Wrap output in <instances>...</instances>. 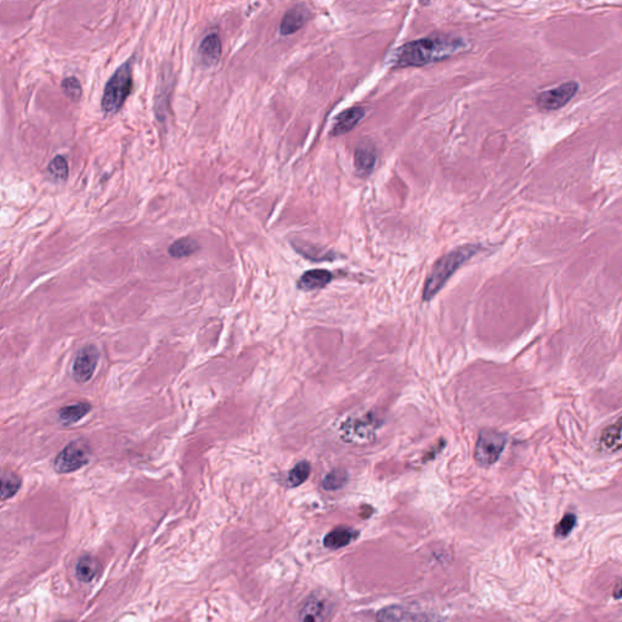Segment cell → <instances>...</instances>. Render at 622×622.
Here are the masks:
<instances>
[{
  "label": "cell",
  "instance_id": "obj_27",
  "mask_svg": "<svg viewBox=\"0 0 622 622\" xmlns=\"http://www.w3.org/2000/svg\"><path fill=\"white\" fill-rule=\"evenodd\" d=\"M614 597H615L616 599H620V598H622V581H620V583L616 585V587H615V591H614Z\"/></svg>",
  "mask_w": 622,
  "mask_h": 622
},
{
  "label": "cell",
  "instance_id": "obj_8",
  "mask_svg": "<svg viewBox=\"0 0 622 622\" xmlns=\"http://www.w3.org/2000/svg\"><path fill=\"white\" fill-rule=\"evenodd\" d=\"M98 348L89 344L82 348L77 353L76 357L72 364V377L80 384L89 382L98 367Z\"/></svg>",
  "mask_w": 622,
  "mask_h": 622
},
{
  "label": "cell",
  "instance_id": "obj_15",
  "mask_svg": "<svg viewBox=\"0 0 622 622\" xmlns=\"http://www.w3.org/2000/svg\"><path fill=\"white\" fill-rule=\"evenodd\" d=\"M222 55V40L217 33H210L202 40L198 48V58L205 66H213Z\"/></svg>",
  "mask_w": 622,
  "mask_h": 622
},
{
  "label": "cell",
  "instance_id": "obj_17",
  "mask_svg": "<svg viewBox=\"0 0 622 622\" xmlns=\"http://www.w3.org/2000/svg\"><path fill=\"white\" fill-rule=\"evenodd\" d=\"M91 411V405L89 402H76L73 405H67L63 409L58 410V422L63 426H72L80 422V419L89 414Z\"/></svg>",
  "mask_w": 622,
  "mask_h": 622
},
{
  "label": "cell",
  "instance_id": "obj_2",
  "mask_svg": "<svg viewBox=\"0 0 622 622\" xmlns=\"http://www.w3.org/2000/svg\"><path fill=\"white\" fill-rule=\"evenodd\" d=\"M480 246L464 245L452 249L449 253L443 255L431 267L428 275L424 288H423V300L429 302L436 298V294L444 288L455 272L464 265L469 259L479 253Z\"/></svg>",
  "mask_w": 622,
  "mask_h": 622
},
{
  "label": "cell",
  "instance_id": "obj_23",
  "mask_svg": "<svg viewBox=\"0 0 622 622\" xmlns=\"http://www.w3.org/2000/svg\"><path fill=\"white\" fill-rule=\"evenodd\" d=\"M348 479H349V476H348V471L345 469L336 468L334 471H329V474L324 476L321 486L326 491H337L347 484Z\"/></svg>",
  "mask_w": 622,
  "mask_h": 622
},
{
  "label": "cell",
  "instance_id": "obj_21",
  "mask_svg": "<svg viewBox=\"0 0 622 622\" xmlns=\"http://www.w3.org/2000/svg\"><path fill=\"white\" fill-rule=\"evenodd\" d=\"M311 466L307 461H300L288 471L286 478L287 488H298L310 476Z\"/></svg>",
  "mask_w": 622,
  "mask_h": 622
},
{
  "label": "cell",
  "instance_id": "obj_14",
  "mask_svg": "<svg viewBox=\"0 0 622 622\" xmlns=\"http://www.w3.org/2000/svg\"><path fill=\"white\" fill-rule=\"evenodd\" d=\"M309 18V10L304 5H297L285 13L280 25V33L282 36H291L299 31Z\"/></svg>",
  "mask_w": 622,
  "mask_h": 622
},
{
  "label": "cell",
  "instance_id": "obj_28",
  "mask_svg": "<svg viewBox=\"0 0 622 622\" xmlns=\"http://www.w3.org/2000/svg\"><path fill=\"white\" fill-rule=\"evenodd\" d=\"M63 622H67V621H63Z\"/></svg>",
  "mask_w": 622,
  "mask_h": 622
},
{
  "label": "cell",
  "instance_id": "obj_12",
  "mask_svg": "<svg viewBox=\"0 0 622 622\" xmlns=\"http://www.w3.org/2000/svg\"><path fill=\"white\" fill-rule=\"evenodd\" d=\"M364 115H366V110L361 106L350 107L345 111L341 112L336 117L331 134L334 137H341L343 134L349 133L360 123Z\"/></svg>",
  "mask_w": 622,
  "mask_h": 622
},
{
  "label": "cell",
  "instance_id": "obj_19",
  "mask_svg": "<svg viewBox=\"0 0 622 622\" xmlns=\"http://www.w3.org/2000/svg\"><path fill=\"white\" fill-rule=\"evenodd\" d=\"M100 571V563L93 556H83L78 560L76 566L77 578L82 583H90Z\"/></svg>",
  "mask_w": 622,
  "mask_h": 622
},
{
  "label": "cell",
  "instance_id": "obj_9",
  "mask_svg": "<svg viewBox=\"0 0 622 622\" xmlns=\"http://www.w3.org/2000/svg\"><path fill=\"white\" fill-rule=\"evenodd\" d=\"M377 622H433L428 614L410 609L402 605H388L378 611Z\"/></svg>",
  "mask_w": 622,
  "mask_h": 622
},
{
  "label": "cell",
  "instance_id": "obj_4",
  "mask_svg": "<svg viewBox=\"0 0 622 622\" xmlns=\"http://www.w3.org/2000/svg\"><path fill=\"white\" fill-rule=\"evenodd\" d=\"M381 421L374 414L348 418L339 428V436L348 444H367L376 436Z\"/></svg>",
  "mask_w": 622,
  "mask_h": 622
},
{
  "label": "cell",
  "instance_id": "obj_6",
  "mask_svg": "<svg viewBox=\"0 0 622 622\" xmlns=\"http://www.w3.org/2000/svg\"><path fill=\"white\" fill-rule=\"evenodd\" d=\"M90 456L91 451L87 441H72L55 458L53 469L60 474L80 471L90 462Z\"/></svg>",
  "mask_w": 622,
  "mask_h": 622
},
{
  "label": "cell",
  "instance_id": "obj_7",
  "mask_svg": "<svg viewBox=\"0 0 622 622\" xmlns=\"http://www.w3.org/2000/svg\"><path fill=\"white\" fill-rule=\"evenodd\" d=\"M578 84L576 82H566L564 84L557 87L554 89L546 90L538 95L536 103L541 110L545 111H553L559 110L573 100V96L578 94Z\"/></svg>",
  "mask_w": 622,
  "mask_h": 622
},
{
  "label": "cell",
  "instance_id": "obj_10",
  "mask_svg": "<svg viewBox=\"0 0 622 622\" xmlns=\"http://www.w3.org/2000/svg\"><path fill=\"white\" fill-rule=\"evenodd\" d=\"M377 163V150L374 144L364 141L356 147L354 153V168L359 177L367 178L374 172Z\"/></svg>",
  "mask_w": 622,
  "mask_h": 622
},
{
  "label": "cell",
  "instance_id": "obj_5",
  "mask_svg": "<svg viewBox=\"0 0 622 622\" xmlns=\"http://www.w3.org/2000/svg\"><path fill=\"white\" fill-rule=\"evenodd\" d=\"M507 436L493 429L480 431L476 440L474 459L480 467H491L497 462L507 445Z\"/></svg>",
  "mask_w": 622,
  "mask_h": 622
},
{
  "label": "cell",
  "instance_id": "obj_16",
  "mask_svg": "<svg viewBox=\"0 0 622 622\" xmlns=\"http://www.w3.org/2000/svg\"><path fill=\"white\" fill-rule=\"evenodd\" d=\"M359 536V531L348 526H338L324 538V546L329 550H339L350 545Z\"/></svg>",
  "mask_w": 622,
  "mask_h": 622
},
{
  "label": "cell",
  "instance_id": "obj_18",
  "mask_svg": "<svg viewBox=\"0 0 622 622\" xmlns=\"http://www.w3.org/2000/svg\"><path fill=\"white\" fill-rule=\"evenodd\" d=\"M599 444L610 451L622 449V417L602 431Z\"/></svg>",
  "mask_w": 622,
  "mask_h": 622
},
{
  "label": "cell",
  "instance_id": "obj_22",
  "mask_svg": "<svg viewBox=\"0 0 622 622\" xmlns=\"http://www.w3.org/2000/svg\"><path fill=\"white\" fill-rule=\"evenodd\" d=\"M23 479L16 473L9 471H3L1 473V500L5 501L11 498L21 489Z\"/></svg>",
  "mask_w": 622,
  "mask_h": 622
},
{
  "label": "cell",
  "instance_id": "obj_13",
  "mask_svg": "<svg viewBox=\"0 0 622 622\" xmlns=\"http://www.w3.org/2000/svg\"><path fill=\"white\" fill-rule=\"evenodd\" d=\"M334 280L332 272L326 269H312L304 272L299 277L297 287L303 292H312L317 289H322L329 286Z\"/></svg>",
  "mask_w": 622,
  "mask_h": 622
},
{
  "label": "cell",
  "instance_id": "obj_3",
  "mask_svg": "<svg viewBox=\"0 0 622 622\" xmlns=\"http://www.w3.org/2000/svg\"><path fill=\"white\" fill-rule=\"evenodd\" d=\"M132 88H133L132 68L129 63H125L117 68V71L107 82L101 99L103 111L107 115L120 111V107L125 105V100L129 96Z\"/></svg>",
  "mask_w": 622,
  "mask_h": 622
},
{
  "label": "cell",
  "instance_id": "obj_1",
  "mask_svg": "<svg viewBox=\"0 0 622 622\" xmlns=\"http://www.w3.org/2000/svg\"><path fill=\"white\" fill-rule=\"evenodd\" d=\"M462 38L452 36H431L412 40L401 45L391 55V65L395 68L422 67L446 60L466 49Z\"/></svg>",
  "mask_w": 622,
  "mask_h": 622
},
{
  "label": "cell",
  "instance_id": "obj_24",
  "mask_svg": "<svg viewBox=\"0 0 622 622\" xmlns=\"http://www.w3.org/2000/svg\"><path fill=\"white\" fill-rule=\"evenodd\" d=\"M48 169H49L50 175L56 182H66L67 179H68L70 169H68V163H67L66 158L63 156L53 157V160L49 163Z\"/></svg>",
  "mask_w": 622,
  "mask_h": 622
},
{
  "label": "cell",
  "instance_id": "obj_20",
  "mask_svg": "<svg viewBox=\"0 0 622 622\" xmlns=\"http://www.w3.org/2000/svg\"><path fill=\"white\" fill-rule=\"evenodd\" d=\"M200 249L197 241L191 237H184L169 246L168 252L173 258H185L195 254Z\"/></svg>",
  "mask_w": 622,
  "mask_h": 622
},
{
  "label": "cell",
  "instance_id": "obj_11",
  "mask_svg": "<svg viewBox=\"0 0 622 622\" xmlns=\"http://www.w3.org/2000/svg\"><path fill=\"white\" fill-rule=\"evenodd\" d=\"M329 614V605L327 600L320 597L311 596L305 600L299 611V622H324Z\"/></svg>",
  "mask_w": 622,
  "mask_h": 622
},
{
  "label": "cell",
  "instance_id": "obj_26",
  "mask_svg": "<svg viewBox=\"0 0 622 622\" xmlns=\"http://www.w3.org/2000/svg\"><path fill=\"white\" fill-rule=\"evenodd\" d=\"M576 520H578V518L573 513L565 514L563 516V519L560 520L559 523L557 524L556 529H554L556 538H564L566 536H569L570 533L573 531L575 525H576Z\"/></svg>",
  "mask_w": 622,
  "mask_h": 622
},
{
  "label": "cell",
  "instance_id": "obj_25",
  "mask_svg": "<svg viewBox=\"0 0 622 622\" xmlns=\"http://www.w3.org/2000/svg\"><path fill=\"white\" fill-rule=\"evenodd\" d=\"M63 91L67 98L71 99L72 101H78L82 98V85L76 77H67L61 83Z\"/></svg>",
  "mask_w": 622,
  "mask_h": 622
}]
</instances>
